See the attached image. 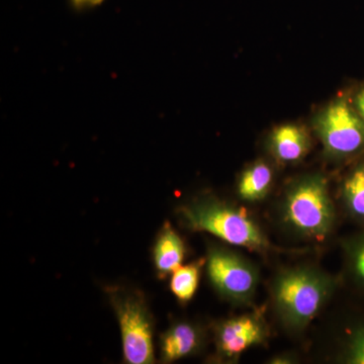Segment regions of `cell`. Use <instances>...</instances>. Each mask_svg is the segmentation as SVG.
<instances>
[{"label":"cell","instance_id":"3957f363","mask_svg":"<svg viewBox=\"0 0 364 364\" xmlns=\"http://www.w3.org/2000/svg\"><path fill=\"white\" fill-rule=\"evenodd\" d=\"M282 218L306 238L323 240L331 233L335 210L324 177L308 176L291 184L282 203Z\"/></svg>","mask_w":364,"mask_h":364},{"label":"cell","instance_id":"9c48e42d","mask_svg":"<svg viewBox=\"0 0 364 364\" xmlns=\"http://www.w3.org/2000/svg\"><path fill=\"white\" fill-rule=\"evenodd\" d=\"M311 148V139L308 132L294 124L277 127L270 136V149L272 154L282 163L301 161Z\"/></svg>","mask_w":364,"mask_h":364},{"label":"cell","instance_id":"5b68a950","mask_svg":"<svg viewBox=\"0 0 364 364\" xmlns=\"http://www.w3.org/2000/svg\"><path fill=\"white\" fill-rule=\"evenodd\" d=\"M205 265L208 279L220 296L237 305L252 301L259 273L250 261L230 249L213 246L208 249Z\"/></svg>","mask_w":364,"mask_h":364},{"label":"cell","instance_id":"6da1fadb","mask_svg":"<svg viewBox=\"0 0 364 364\" xmlns=\"http://www.w3.org/2000/svg\"><path fill=\"white\" fill-rule=\"evenodd\" d=\"M334 289V279L315 267H296L279 273L272 286L277 317L289 331H301L317 317Z\"/></svg>","mask_w":364,"mask_h":364},{"label":"cell","instance_id":"9a60e30c","mask_svg":"<svg viewBox=\"0 0 364 364\" xmlns=\"http://www.w3.org/2000/svg\"><path fill=\"white\" fill-rule=\"evenodd\" d=\"M352 267L364 286V238L358 239L350 248Z\"/></svg>","mask_w":364,"mask_h":364},{"label":"cell","instance_id":"7c38bea8","mask_svg":"<svg viewBox=\"0 0 364 364\" xmlns=\"http://www.w3.org/2000/svg\"><path fill=\"white\" fill-rule=\"evenodd\" d=\"M205 264V259L196 260L172 273L170 289L181 304L188 303L195 296Z\"/></svg>","mask_w":364,"mask_h":364},{"label":"cell","instance_id":"8992f818","mask_svg":"<svg viewBox=\"0 0 364 364\" xmlns=\"http://www.w3.org/2000/svg\"><path fill=\"white\" fill-rule=\"evenodd\" d=\"M315 129L331 157L346 159L364 151V119L345 98L335 100L318 114Z\"/></svg>","mask_w":364,"mask_h":364},{"label":"cell","instance_id":"277c9868","mask_svg":"<svg viewBox=\"0 0 364 364\" xmlns=\"http://www.w3.org/2000/svg\"><path fill=\"white\" fill-rule=\"evenodd\" d=\"M107 294L121 328L126 363H154V325L143 294L121 287H111Z\"/></svg>","mask_w":364,"mask_h":364},{"label":"cell","instance_id":"7a4b0ae2","mask_svg":"<svg viewBox=\"0 0 364 364\" xmlns=\"http://www.w3.org/2000/svg\"><path fill=\"white\" fill-rule=\"evenodd\" d=\"M178 215L191 231L207 232L230 245L267 253L272 244L247 210L214 198H203L181 207Z\"/></svg>","mask_w":364,"mask_h":364},{"label":"cell","instance_id":"2e32d148","mask_svg":"<svg viewBox=\"0 0 364 364\" xmlns=\"http://www.w3.org/2000/svg\"><path fill=\"white\" fill-rule=\"evenodd\" d=\"M105 0H70L72 6L76 9H88L100 6Z\"/></svg>","mask_w":364,"mask_h":364},{"label":"cell","instance_id":"4fadbf2b","mask_svg":"<svg viewBox=\"0 0 364 364\" xmlns=\"http://www.w3.org/2000/svg\"><path fill=\"white\" fill-rule=\"evenodd\" d=\"M342 193L350 215L356 219L364 220V161L347 177Z\"/></svg>","mask_w":364,"mask_h":364},{"label":"cell","instance_id":"30bf717a","mask_svg":"<svg viewBox=\"0 0 364 364\" xmlns=\"http://www.w3.org/2000/svg\"><path fill=\"white\" fill-rule=\"evenodd\" d=\"M186 257V245L179 234L170 226L164 224L155 242L153 260L159 277L164 279L181 267Z\"/></svg>","mask_w":364,"mask_h":364},{"label":"cell","instance_id":"5bb4252c","mask_svg":"<svg viewBox=\"0 0 364 364\" xmlns=\"http://www.w3.org/2000/svg\"><path fill=\"white\" fill-rule=\"evenodd\" d=\"M344 363L364 364V326L352 330L347 340L344 352Z\"/></svg>","mask_w":364,"mask_h":364},{"label":"cell","instance_id":"8fae6325","mask_svg":"<svg viewBox=\"0 0 364 364\" xmlns=\"http://www.w3.org/2000/svg\"><path fill=\"white\" fill-rule=\"evenodd\" d=\"M272 182V167L264 161L255 162L241 174L238 182V195L246 202H258L268 195Z\"/></svg>","mask_w":364,"mask_h":364},{"label":"cell","instance_id":"ba28073f","mask_svg":"<svg viewBox=\"0 0 364 364\" xmlns=\"http://www.w3.org/2000/svg\"><path fill=\"white\" fill-rule=\"evenodd\" d=\"M205 342L202 328L189 322H177L160 339L162 363H170L198 353Z\"/></svg>","mask_w":364,"mask_h":364},{"label":"cell","instance_id":"ac0fdd59","mask_svg":"<svg viewBox=\"0 0 364 364\" xmlns=\"http://www.w3.org/2000/svg\"><path fill=\"white\" fill-rule=\"evenodd\" d=\"M291 359L289 356H279V358H273L272 363L279 364L291 363Z\"/></svg>","mask_w":364,"mask_h":364},{"label":"cell","instance_id":"52a82bcc","mask_svg":"<svg viewBox=\"0 0 364 364\" xmlns=\"http://www.w3.org/2000/svg\"><path fill=\"white\" fill-rule=\"evenodd\" d=\"M268 336L267 322L258 311L227 318L215 328L218 356L223 361L232 363L252 347L264 344Z\"/></svg>","mask_w":364,"mask_h":364},{"label":"cell","instance_id":"e0dca14e","mask_svg":"<svg viewBox=\"0 0 364 364\" xmlns=\"http://www.w3.org/2000/svg\"><path fill=\"white\" fill-rule=\"evenodd\" d=\"M355 109L364 119V88L363 90L359 91L358 95H356Z\"/></svg>","mask_w":364,"mask_h":364}]
</instances>
